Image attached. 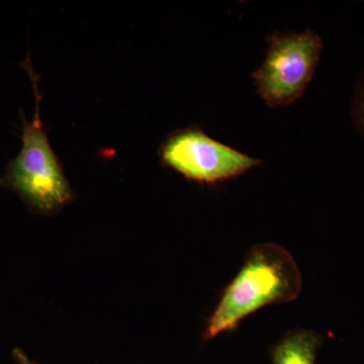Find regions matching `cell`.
<instances>
[{
    "label": "cell",
    "instance_id": "1",
    "mask_svg": "<svg viewBox=\"0 0 364 364\" xmlns=\"http://www.w3.org/2000/svg\"><path fill=\"white\" fill-rule=\"evenodd\" d=\"M301 287V272L286 248L275 243L253 246L243 267L223 291L208 320L203 339L234 332L244 318L265 306L291 303Z\"/></svg>",
    "mask_w": 364,
    "mask_h": 364
},
{
    "label": "cell",
    "instance_id": "2",
    "mask_svg": "<svg viewBox=\"0 0 364 364\" xmlns=\"http://www.w3.org/2000/svg\"><path fill=\"white\" fill-rule=\"evenodd\" d=\"M21 66L32 81L35 116L33 121L28 122L21 112L23 146L18 156L7 163L0 184L16 191L36 212L49 214L70 203L74 195L41 119L40 76L33 70L30 55Z\"/></svg>",
    "mask_w": 364,
    "mask_h": 364
},
{
    "label": "cell",
    "instance_id": "3",
    "mask_svg": "<svg viewBox=\"0 0 364 364\" xmlns=\"http://www.w3.org/2000/svg\"><path fill=\"white\" fill-rule=\"evenodd\" d=\"M267 42L265 58L251 77L268 107H287L303 97L310 85L324 43L310 28L303 32H273L267 36Z\"/></svg>",
    "mask_w": 364,
    "mask_h": 364
},
{
    "label": "cell",
    "instance_id": "4",
    "mask_svg": "<svg viewBox=\"0 0 364 364\" xmlns=\"http://www.w3.org/2000/svg\"><path fill=\"white\" fill-rule=\"evenodd\" d=\"M158 155L163 167L208 186L243 176L262 164L257 158L210 138L198 124L169 133L160 144Z\"/></svg>",
    "mask_w": 364,
    "mask_h": 364
},
{
    "label": "cell",
    "instance_id": "5",
    "mask_svg": "<svg viewBox=\"0 0 364 364\" xmlns=\"http://www.w3.org/2000/svg\"><path fill=\"white\" fill-rule=\"evenodd\" d=\"M324 338L312 330L289 331L270 350L272 364H316Z\"/></svg>",
    "mask_w": 364,
    "mask_h": 364
},
{
    "label": "cell",
    "instance_id": "6",
    "mask_svg": "<svg viewBox=\"0 0 364 364\" xmlns=\"http://www.w3.org/2000/svg\"><path fill=\"white\" fill-rule=\"evenodd\" d=\"M351 117L358 133L364 139V72L359 76L351 102Z\"/></svg>",
    "mask_w": 364,
    "mask_h": 364
},
{
    "label": "cell",
    "instance_id": "7",
    "mask_svg": "<svg viewBox=\"0 0 364 364\" xmlns=\"http://www.w3.org/2000/svg\"><path fill=\"white\" fill-rule=\"evenodd\" d=\"M14 360L18 364H36L33 360L26 356L25 352L20 348H14L13 351Z\"/></svg>",
    "mask_w": 364,
    "mask_h": 364
}]
</instances>
